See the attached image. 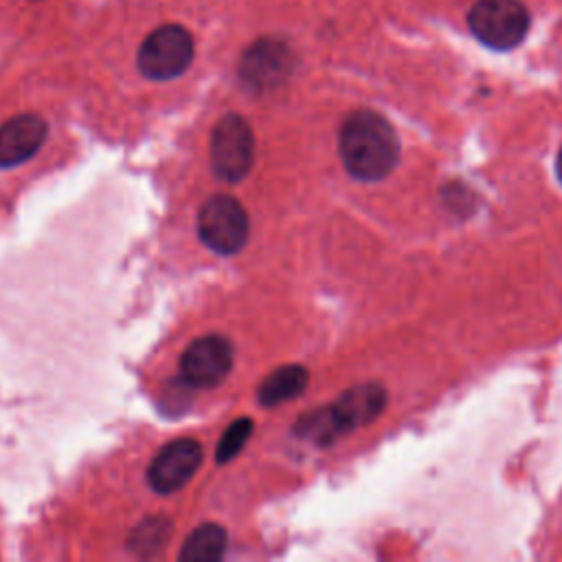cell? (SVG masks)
<instances>
[{
  "instance_id": "cell-1",
  "label": "cell",
  "mask_w": 562,
  "mask_h": 562,
  "mask_svg": "<svg viewBox=\"0 0 562 562\" xmlns=\"http://www.w3.org/2000/svg\"><path fill=\"white\" fill-rule=\"evenodd\" d=\"M338 154L351 178L375 182L395 169L400 140L393 125L382 114L356 110L340 125Z\"/></svg>"
},
{
  "instance_id": "cell-2",
  "label": "cell",
  "mask_w": 562,
  "mask_h": 562,
  "mask_svg": "<svg viewBox=\"0 0 562 562\" xmlns=\"http://www.w3.org/2000/svg\"><path fill=\"white\" fill-rule=\"evenodd\" d=\"M529 11L520 0H476L468 13L472 35L494 50L516 48L529 31Z\"/></svg>"
},
{
  "instance_id": "cell-3",
  "label": "cell",
  "mask_w": 562,
  "mask_h": 562,
  "mask_svg": "<svg viewBox=\"0 0 562 562\" xmlns=\"http://www.w3.org/2000/svg\"><path fill=\"white\" fill-rule=\"evenodd\" d=\"M248 213L233 195H211L198 213V235L202 244L217 255H233L241 250L248 239Z\"/></svg>"
},
{
  "instance_id": "cell-4",
  "label": "cell",
  "mask_w": 562,
  "mask_h": 562,
  "mask_svg": "<svg viewBox=\"0 0 562 562\" xmlns=\"http://www.w3.org/2000/svg\"><path fill=\"white\" fill-rule=\"evenodd\" d=\"M193 59V37L180 24H162L138 48V70L147 79L167 81L182 75Z\"/></svg>"
},
{
  "instance_id": "cell-5",
  "label": "cell",
  "mask_w": 562,
  "mask_h": 562,
  "mask_svg": "<svg viewBox=\"0 0 562 562\" xmlns=\"http://www.w3.org/2000/svg\"><path fill=\"white\" fill-rule=\"evenodd\" d=\"M255 160V136L248 121L239 114L222 116L211 134V167L224 182H239L248 176Z\"/></svg>"
},
{
  "instance_id": "cell-6",
  "label": "cell",
  "mask_w": 562,
  "mask_h": 562,
  "mask_svg": "<svg viewBox=\"0 0 562 562\" xmlns=\"http://www.w3.org/2000/svg\"><path fill=\"white\" fill-rule=\"evenodd\" d=\"M233 369V345L220 334L195 338L180 356V375L189 386L211 389Z\"/></svg>"
},
{
  "instance_id": "cell-7",
  "label": "cell",
  "mask_w": 562,
  "mask_h": 562,
  "mask_svg": "<svg viewBox=\"0 0 562 562\" xmlns=\"http://www.w3.org/2000/svg\"><path fill=\"white\" fill-rule=\"evenodd\" d=\"M202 446L195 439H173L154 457L147 468V481L158 494L180 490L198 472L202 463Z\"/></svg>"
},
{
  "instance_id": "cell-8",
  "label": "cell",
  "mask_w": 562,
  "mask_h": 562,
  "mask_svg": "<svg viewBox=\"0 0 562 562\" xmlns=\"http://www.w3.org/2000/svg\"><path fill=\"white\" fill-rule=\"evenodd\" d=\"M292 70L290 48L272 37L257 40L239 61V77L252 92L274 90Z\"/></svg>"
},
{
  "instance_id": "cell-9",
  "label": "cell",
  "mask_w": 562,
  "mask_h": 562,
  "mask_svg": "<svg viewBox=\"0 0 562 562\" xmlns=\"http://www.w3.org/2000/svg\"><path fill=\"white\" fill-rule=\"evenodd\" d=\"M48 125L40 114H15L0 125V169L29 160L44 145Z\"/></svg>"
},
{
  "instance_id": "cell-10",
  "label": "cell",
  "mask_w": 562,
  "mask_h": 562,
  "mask_svg": "<svg viewBox=\"0 0 562 562\" xmlns=\"http://www.w3.org/2000/svg\"><path fill=\"white\" fill-rule=\"evenodd\" d=\"M384 406H386V391L375 382H367V384L347 389L331 404V413L338 426L342 428V432L347 435L358 426L371 424L384 411Z\"/></svg>"
},
{
  "instance_id": "cell-11",
  "label": "cell",
  "mask_w": 562,
  "mask_h": 562,
  "mask_svg": "<svg viewBox=\"0 0 562 562\" xmlns=\"http://www.w3.org/2000/svg\"><path fill=\"white\" fill-rule=\"evenodd\" d=\"M307 382L310 373L303 364H283L261 382L257 400L261 406H277L299 397L307 389Z\"/></svg>"
},
{
  "instance_id": "cell-12",
  "label": "cell",
  "mask_w": 562,
  "mask_h": 562,
  "mask_svg": "<svg viewBox=\"0 0 562 562\" xmlns=\"http://www.w3.org/2000/svg\"><path fill=\"white\" fill-rule=\"evenodd\" d=\"M226 544H228L226 529L217 522H204L187 536L178 553V560L180 562H217L224 558Z\"/></svg>"
},
{
  "instance_id": "cell-13",
  "label": "cell",
  "mask_w": 562,
  "mask_h": 562,
  "mask_svg": "<svg viewBox=\"0 0 562 562\" xmlns=\"http://www.w3.org/2000/svg\"><path fill=\"white\" fill-rule=\"evenodd\" d=\"M294 435L305 439V441H312L316 446H329L336 439H340L345 432L338 426V422L331 413V406H323V408H314L310 413H303L296 419Z\"/></svg>"
},
{
  "instance_id": "cell-14",
  "label": "cell",
  "mask_w": 562,
  "mask_h": 562,
  "mask_svg": "<svg viewBox=\"0 0 562 562\" xmlns=\"http://www.w3.org/2000/svg\"><path fill=\"white\" fill-rule=\"evenodd\" d=\"M169 538H171V520L165 516H149L134 527L127 544H130V551H134L136 555L151 558L165 549Z\"/></svg>"
},
{
  "instance_id": "cell-15",
  "label": "cell",
  "mask_w": 562,
  "mask_h": 562,
  "mask_svg": "<svg viewBox=\"0 0 562 562\" xmlns=\"http://www.w3.org/2000/svg\"><path fill=\"white\" fill-rule=\"evenodd\" d=\"M250 432H252V422H250V417H239V419H235V422L224 430V435H222V439H220V443H217V448H215V459H217V463H228L231 459H235V457L241 452V448L246 446Z\"/></svg>"
},
{
  "instance_id": "cell-16",
  "label": "cell",
  "mask_w": 562,
  "mask_h": 562,
  "mask_svg": "<svg viewBox=\"0 0 562 562\" xmlns=\"http://www.w3.org/2000/svg\"><path fill=\"white\" fill-rule=\"evenodd\" d=\"M555 173H558V178H560V182H562V147H560V151H558V160H555Z\"/></svg>"
}]
</instances>
